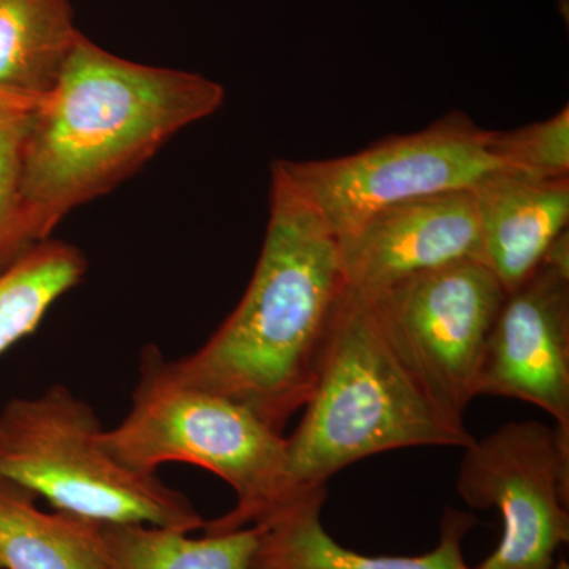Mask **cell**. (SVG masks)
<instances>
[{
	"label": "cell",
	"instance_id": "5b68a950",
	"mask_svg": "<svg viewBox=\"0 0 569 569\" xmlns=\"http://www.w3.org/2000/svg\"><path fill=\"white\" fill-rule=\"evenodd\" d=\"M96 410L63 385L0 410V475L56 511L107 523H149L182 533L206 519L181 490L118 462Z\"/></svg>",
	"mask_w": 569,
	"mask_h": 569
},
{
	"label": "cell",
	"instance_id": "7c38bea8",
	"mask_svg": "<svg viewBox=\"0 0 569 569\" xmlns=\"http://www.w3.org/2000/svg\"><path fill=\"white\" fill-rule=\"evenodd\" d=\"M326 490L305 498L261 527L257 569H473L463 539L477 526L470 512L447 508L436 548L422 556H366L339 545L321 523Z\"/></svg>",
	"mask_w": 569,
	"mask_h": 569
},
{
	"label": "cell",
	"instance_id": "8992f818",
	"mask_svg": "<svg viewBox=\"0 0 569 569\" xmlns=\"http://www.w3.org/2000/svg\"><path fill=\"white\" fill-rule=\"evenodd\" d=\"M490 130L455 111L419 132L389 137L350 156L276 160L271 176L309 206L335 239L377 212L429 194L471 190L498 171Z\"/></svg>",
	"mask_w": 569,
	"mask_h": 569
},
{
	"label": "cell",
	"instance_id": "4fadbf2b",
	"mask_svg": "<svg viewBox=\"0 0 569 569\" xmlns=\"http://www.w3.org/2000/svg\"><path fill=\"white\" fill-rule=\"evenodd\" d=\"M80 33L70 0H0V96L36 108L58 84Z\"/></svg>",
	"mask_w": 569,
	"mask_h": 569
},
{
	"label": "cell",
	"instance_id": "ba28073f",
	"mask_svg": "<svg viewBox=\"0 0 569 569\" xmlns=\"http://www.w3.org/2000/svg\"><path fill=\"white\" fill-rule=\"evenodd\" d=\"M462 449L460 498L503 519L497 549L473 569L556 568L569 541V432L515 421Z\"/></svg>",
	"mask_w": 569,
	"mask_h": 569
},
{
	"label": "cell",
	"instance_id": "ac0fdd59",
	"mask_svg": "<svg viewBox=\"0 0 569 569\" xmlns=\"http://www.w3.org/2000/svg\"><path fill=\"white\" fill-rule=\"evenodd\" d=\"M490 151L509 171L538 179L569 178V110L512 132H490Z\"/></svg>",
	"mask_w": 569,
	"mask_h": 569
},
{
	"label": "cell",
	"instance_id": "8fae6325",
	"mask_svg": "<svg viewBox=\"0 0 569 569\" xmlns=\"http://www.w3.org/2000/svg\"><path fill=\"white\" fill-rule=\"evenodd\" d=\"M481 261L511 293L537 272L553 239L568 230L569 178L498 171L471 189Z\"/></svg>",
	"mask_w": 569,
	"mask_h": 569
},
{
	"label": "cell",
	"instance_id": "52a82bcc",
	"mask_svg": "<svg viewBox=\"0 0 569 569\" xmlns=\"http://www.w3.org/2000/svg\"><path fill=\"white\" fill-rule=\"evenodd\" d=\"M366 295L427 399L451 425L466 427L486 340L508 295L497 276L470 258Z\"/></svg>",
	"mask_w": 569,
	"mask_h": 569
},
{
	"label": "cell",
	"instance_id": "d6986e66",
	"mask_svg": "<svg viewBox=\"0 0 569 569\" xmlns=\"http://www.w3.org/2000/svg\"><path fill=\"white\" fill-rule=\"evenodd\" d=\"M542 263L552 266L557 271L569 276V234L568 230L557 236L545 254Z\"/></svg>",
	"mask_w": 569,
	"mask_h": 569
},
{
	"label": "cell",
	"instance_id": "30bf717a",
	"mask_svg": "<svg viewBox=\"0 0 569 569\" xmlns=\"http://www.w3.org/2000/svg\"><path fill=\"white\" fill-rule=\"evenodd\" d=\"M336 244L347 287L362 293L470 258L481 261L473 193L455 190L391 206Z\"/></svg>",
	"mask_w": 569,
	"mask_h": 569
},
{
	"label": "cell",
	"instance_id": "44dd1931",
	"mask_svg": "<svg viewBox=\"0 0 569 569\" xmlns=\"http://www.w3.org/2000/svg\"><path fill=\"white\" fill-rule=\"evenodd\" d=\"M0 102H2V99H0Z\"/></svg>",
	"mask_w": 569,
	"mask_h": 569
},
{
	"label": "cell",
	"instance_id": "5bb4252c",
	"mask_svg": "<svg viewBox=\"0 0 569 569\" xmlns=\"http://www.w3.org/2000/svg\"><path fill=\"white\" fill-rule=\"evenodd\" d=\"M36 493L0 475V569H107L93 520L37 507Z\"/></svg>",
	"mask_w": 569,
	"mask_h": 569
},
{
	"label": "cell",
	"instance_id": "6da1fadb",
	"mask_svg": "<svg viewBox=\"0 0 569 569\" xmlns=\"http://www.w3.org/2000/svg\"><path fill=\"white\" fill-rule=\"evenodd\" d=\"M223 100V86L203 74L127 61L80 33L32 110L22 192L36 241H50L71 211L111 192Z\"/></svg>",
	"mask_w": 569,
	"mask_h": 569
},
{
	"label": "cell",
	"instance_id": "ffe728a7",
	"mask_svg": "<svg viewBox=\"0 0 569 569\" xmlns=\"http://www.w3.org/2000/svg\"><path fill=\"white\" fill-rule=\"evenodd\" d=\"M553 569H569V565L567 560H559L556 563V568Z\"/></svg>",
	"mask_w": 569,
	"mask_h": 569
},
{
	"label": "cell",
	"instance_id": "9c48e42d",
	"mask_svg": "<svg viewBox=\"0 0 569 569\" xmlns=\"http://www.w3.org/2000/svg\"><path fill=\"white\" fill-rule=\"evenodd\" d=\"M478 396L541 408L569 432V276L541 263L507 295L486 340Z\"/></svg>",
	"mask_w": 569,
	"mask_h": 569
},
{
	"label": "cell",
	"instance_id": "e0dca14e",
	"mask_svg": "<svg viewBox=\"0 0 569 569\" xmlns=\"http://www.w3.org/2000/svg\"><path fill=\"white\" fill-rule=\"evenodd\" d=\"M32 110L0 103V276L40 246L29 227L22 192Z\"/></svg>",
	"mask_w": 569,
	"mask_h": 569
},
{
	"label": "cell",
	"instance_id": "277c9868",
	"mask_svg": "<svg viewBox=\"0 0 569 569\" xmlns=\"http://www.w3.org/2000/svg\"><path fill=\"white\" fill-rule=\"evenodd\" d=\"M100 438L112 458L140 473L182 462L222 478L236 505L206 520L204 535L268 526L325 490L299 492L288 473L287 438L233 400L182 381L157 346L142 348L129 413Z\"/></svg>",
	"mask_w": 569,
	"mask_h": 569
},
{
	"label": "cell",
	"instance_id": "2e32d148",
	"mask_svg": "<svg viewBox=\"0 0 569 569\" xmlns=\"http://www.w3.org/2000/svg\"><path fill=\"white\" fill-rule=\"evenodd\" d=\"M84 253L50 239L0 276V356L33 335L51 307L88 272Z\"/></svg>",
	"mask_w": 569,
	"mask_h": 569
},
{
	"label": "cell",
	"instance_id": "3957f363",
	"mask_svg": "<svg viewBox=\"0 0 569 569\" xmlns=\"http://www.w3.org/2000/svg\"><path fill=\"white\" fill-rule=\"evenodd\" d=\"M389 346L369 296L347 287L305 415L287 437L288 473L299 492L326 489L343 468L392 449L466 448Z\"/></svg>",
	"mask_w": 569,
	"mask_h": 569
},
{
	"label": "cell",
	"instance_id": "7a4b0ae2",
	"mask_svg": "<svg viewBox=\"0 0 569 569\" xmlns=\"http://www.w3.org/2000/svg\"><path fill=\"white\" fill-rule=\"evenodd\" d=\"M346 290L336 239L271 176L263 249L244 296L203 347L171 367L283 433L312 395Z\"/></svg>",
	"mask_w": 569,
	"mask_h": 569
},
{
	"label": "cell",
	"instance_id": "9a60e30c",
	"mask_svg": "<svg viewBox=\"0 0 569 569\" xmlns=\"http://www.w3.org/2000/svg\"><path fill=\"white\" fill-rule=\"evenodd\" d=\"M261 527L204 535L149 526L97 522L96 545L107 569H257Z\"/></svg>",
	"mask_w": 569,
	"mask_h": 569
}]
</instances>
